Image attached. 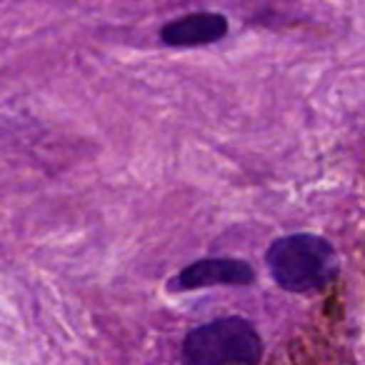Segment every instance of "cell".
<instances>
[{"mask_svg":"<svg viewBox=\"0 0 365 365\" xmlns=\"http://www.w3.org/2000/svg\"><path fill=\"white\" fill-rule=\"evenodd\" d=\"M265 263L275 285L288 293H310L338 275V253L333 243L315 233H293L273 240Z\"/></svg>","mask_w":365,"mask_h":365,"instance_id":"1","label":"cell"},{"mask_svg":"<svg viewBox=\"0 0 365 365\" xmlns=\"http://www.w3.org/2000/svg\"><path fill=\"white\" fill-rule=\"evenodd\" d=\"M228 36V18L223 13H188L160 28V43L170 48L213 46Z\"/></svg>","mask_w":365,"mask_h":365,"instance_id":"4","label":"cell"},{"mask_svg":"<svg viewBox=\"0 0 365 365\" xmlns=\"http://www.w3.org/2000/svg\"><path fill=\"white\" fill-rule=\"evenodd\" d=\"M260 358V333L240 315L198 325L182 340V365H258Z\"/></svg>","mask_w":365,"mask_h":365,"instance_id":"2","label":"cell"},{"mask_svg":"<svg viewBox=\"0 0 365 365\" xmlns=\"http://www.w3.org/2000/svg\"><path fill=\"white\" fill-rule=\"evenodd\" d=\"M255 280V270L240 258H203L185 265L168 283L170 293H188V290L213 288V285H250Z\"/></svg>","mask_w":365,"mask_h":365,"instance_id":"3","label":"cell"}]
</instances>
